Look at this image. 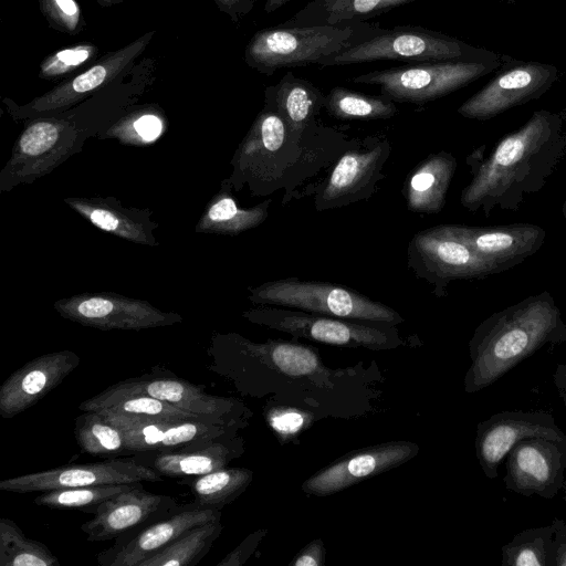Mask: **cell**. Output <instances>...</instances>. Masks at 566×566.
<instances>
[{"instance_id":"29","label":"cell","mask_w":566,"mask_h":566,"mask_svg":"<svg viewBox=\"0 0 566 566\" xmlns=\"http://www.w3.org/2000/svg\"><path fill=\"white\" fill-rule=\"evenodd\" d=\"M415 0H312L282 25H333L364 22Z\"/></svg>"},{"instance_id":"30","label":"cell","mask_w":566,"mask_h":566,"mask_svg":"<svg viewBox=\"0 0 566 566\" xmlns=\"http://www.w3.org/2000/svg\"><path fill=\"white\" fill-rule=\"evenodd\" d=\"M253 479V472L245 468H222L195 476L189 482L195 503L199 509L221 510L241 495Z\"/></svg>"},{"instance_id":"11","label":"cell","mask_w":566,"mask_h":566,"mask_svg":"<svg viewBox=\"0 0 566 566\" xmlns=\"http://www.w3.org/2000/svg\"><path fill=\"white\" fill-rule=\"evenodd\" d=\"M53 308L80 325L101 331H142L182 322L175 312H164L145 300L113 292L81 293L60 298Z\"/></svg>"},{"instance_id":"34","label":"cell","mask_w":566,"mask_h":566,"mask_svg":"<svg viewBox=\"0 0 566 566\" xmlns=\"http://www.w3.org/2000/svg\"><path fill=\"white\" fill-rule=\"evenodd\" d=\"M565 521L554 518L549 525L523 530L502 546V566H548L549 549L556 531Z\"/></svg>"},{"instance_id":"16","label":"cell","mask_w":566,"mask_h":566,"mask_svg":"<svg viewBox=\"0 0 566 566\" xmlns=\"http://www.w3.org/2000/svg\"><path fill=\"white\" fill-rule=\"evenodd\" d=\"M169 495L146 491L139 483L132 490L102 502L93 517L81 525L87 542L119 538L133 530L151 524L179 511Z\"/></svg>"},{"instance_id":"25","label":"cell","mask_w":566,"mask_h":566,"mask_svg":"<svg viewBox=\"0 0 566 566\" xmlns=\"http://www.w3.org/2000/svg\"><path fill=\"white\" fill-rule=\"evenodd\" d=\"M325 95L312 82L286 72L265 90V103L285 120L291 134L305 139L317 126L316 118L324 107Z\"/></svg>"},{"instance_id":"45","label":"cell","mask_w":566,"mask_h":566,"mask_svg":"<svg viewBox=\"0 0 566 566\" xmlns=\"http://www.w3.org/2000/svg\"><path fill=\"white\" fill-rule=\"evenodd\" d=\"M553 380L559 397L566 406V363L558 364L556 366V369L553 374Z\"/></svg>"},{"instance_id":"2","label":"cell","mask_w":566,"mask_h":566,"mask_svg":"<svg viewBox=\"0 0 566 566\" xmlns=\"http://www.w3.org/2000/svg\"><path fill=\"white\" fill-rule=\"evenodd\" d=\"M566 342V324L548 291L493 313L469 342L467 392L486 388L545 345Z\"/></svg>"},{"instance_id":"26","label":"cell","mask_w":566,"mask_h":566,"mask_svg":"<svg viewBox=\"0 0 566 566\" xmlns=\"http://www.w3.org/2000/svg\"><path fill=\"white\" fill-rule=\"evenodd\" d=\"M457 169L454 156L447 151L430 154L407 176L402 188L407 209L417 213H439Z\"/></svg>"},{"instance_id":"6","label":"cell","mask_w":566,"mask_h":566,"mask_svg":"<svg viewBox=\"0 0 566 566\" xmlns=\"http://www.w3.org/2000/svg\"><path fill=\"white\" fill-rule=\"evenodd\" d=\"M248 298L256 305H272L307 313L397 325L402 316L386 304L345 285L298 277L268 281L249 286Z\"/></svg>"},{"instance_id":"20","label":"cell","mask_w":566,"mask_h":566,"mask_svg":"<svg viewBox=\"0 0 566 566\" xmlns=\"http://www.w3.org/2000/svg\"><path fill=\"white\" fill-rule=\"evenodd\" d=\"M217 521H221L220 510L188 505L168 517L146 525L137 533H132L125 539H118L96 556L97 563L102 566H139L185 532Z\"/></svg>"},{"instance_id":"24","label":"cell","mask_w":566,"mask_h":566,"mask_svg":"<svg viewBox=\"0 0 566 566\" xmlns=\"http://www.w3.org/2000/svg\"><path fill=\"white\" fill-rule=\"evenodd\" d=\"M243 451V439L235 433L177 451L147 453L150 458L136 457L161 476L189 478L226 468Z\"/></svg>"},{"instance_id":"44","label":"cell","mask_w":566,"mask_h":566,"mask_svg":"<svg viewBox=\"0 0 566 566\" xmlns=\"http://www.w3.org/2000/svg\"><path fill=\"white\" fill-rule=\"evenodd\" d=\"M56 57L65 65H77L88 57V52L82 49L64 50Z\"/></svg>"},{"instance_id":"35","label":"cell","mask_w":566,"mask_h":566,"mask_svg":"<svg viewBox=\"0 0 566 566\" xmlns=\"http://www.w3.org/2000/svg\"><path fill=\"white\" fill-rule=\"evenodd\" d=\"M0 566H60L43 543L27 537L10 518H0Z\"/></svg>"},{"instance_id":"14","label":"cell","mask_w":566,"mask_h":566,"mask_svg":"<svg viewBox=\"0 0 566 566\" xmlns=\"http://www.w3.org/2000/svg\"><path fill=\"white\" fill-rule=\"evenodd\" d=\"M504 485L523 496L552 499L565 484L566 439L527 438L505 457Z\"/></svg>"},{"instance_id":"50","label":"cell","mask_w":566,"mask_h":566,"mask_svg":"<svg viewBox=\"0 0 566 566\" xmlns=\"http://www.w3.org/2000/svg\"><path fill=\"white\" fill-rule=\"evenodd\" d=\"M503 1L515 2V1H518V0H503Z\"/></svg>"},{"instance_id":"27","label":"cell","mask_w":566,"mask_h":566,"mask_svg":"<svg viewBox=\"0 0 566 566\" xmlns=\"http://www.w3.org/2000/svg\"><path fill=\"white\" fill-rule=\"evenodd\" d=\"M78 408L82 411H97L104 416L130 420H210L182 410L155 397L145 394L125 392L117 389L115 386L84 400Z\"/></svg>"},{"instance_id":"41","label":"cell","mask_w":566,"mask_h":566,"mask_svg":"<svg viewBox=\"0 0 566 566\" xmlns=\"http://www.w3.org/2000/svg\"><path fill=\"white\" fill-rule=\"evenodd\" d=\"M105 77L106 69L103 65L93 66L73 80L72 90L78 94L86 93L99 86Z\"/></svg>"},{"instance_id":"49","label":"cell","mask_w":566,"mask_h":566,"mask_svg":"<svg viewBox=\"0 0 566 566\" xmlns=\"http://www.w3.org/2000/svg\"><path fill=\"white\" fill-rule=\"evenodd\" d=\"M563 489H564V501H565V506H566V482H565Z\"/></svg>"},{"instance_id":"47","label":"cell","mask_w":566,"mask_h":566,"mask_svg":"<svg viewBox=\"0 0 566 566\" xmlns=\"http://www.w3.org/2000/svg\"><path fill=\"white\" fill-rule=\"evenodd\" d=\"M291 0H266L265 2V11L268 13L274 12L282 8L284 4L290 2Z\"/></svg>"},{"instance_id":"19","label":"cell","mask_w":566,"mask_h":566,"mask_svg":"<svg viewBox=\"0 0 566 566\" xmlns=\"http://www.w3.org/2000/svg\"><path fill=\"white\" fill-rule=\"evenodd\" d=\"M72 350L38 356L12 373L0 387V416L11 419L31 408L56 388L77 366Z\"/></svg>"},{"instance_id":"33","label":"cell","mask_w":566,"mask_h":566,"mask_svg":"<svg viewBox=\"0 0 566 566\" xmlns=\"http://www.w3.org/2000/svg\"><path fill=\"white\" fill-rule=\"evenodd\" d=\"M74 434L85 453L108 458L128 454L123 430L97 411L77 416Z\"/></svg>"},{"instance_id":"37","label":"cell","mask_w":566,"mask_h":566,"mask_svg":"<svg viewBox=\"0 0 566 566\" xmlns=\"http://www.w3.org/2000/svg\"><path fill=\"white\" fill-rule=\"evenodd\" d=\"M139 483L142 482L50 490L38 495L33 503L51 509H80L94 513L105 500L132 490Z\"/></svg>"},{"instance_id":"17","label":"cell","mask_w":566,"mask_h":566,"mask_svg":"<svg viewBox=\"0 0 566 566\" xmlns=\"http://www.w3.org/2000/svg\"><path fill=\"white\" fill-rule=\"evenodd\" d=\"M104 417L123 430L128 454L177 451L235 434L239 429L202 419L130 420Z\"/></svg>"},{"instance_id":"3","label":"cell","mask_w":566,"mask_h":566,"mask_svg":"<svg viewBox=\"0 0 566 566\" xmlns=\"http://www.w3.org/2000/svg\"><path fill=\"white\" fill-rule=\"evenodd\" d=\"M339 134L316 126L303 140L295 138L282 116L269 104L235 150L231 175L224 180L235 191L248 185L252 196H265L285 188L282 203L291 199L294 187L322 164L323 150ZM313 174V172H312Z\"/></svg>"},{"instance_id":"38","label":"cell","mask_w":566,"mask_h":566,"mask_svg":"<svg viewBox=\"0 0 566 566\" xmlns=\"http://www.w3.org/2000/svg\"><path fill=\"white\" fill-rule=\"evenodd\" d=\"M163 132L161 119L154 114H144L130 123V129L116 138L122 144L142 146L157 139Z\"/></svg>"},{"instance_id":"4","label":"cell","mask_w":566,"mask_h":566,"mask_svg":"<svg viewBox=\"0 0 566 566\" xmlns=\"http://www.w3.org/2000/svg\"><path fill=\"white\" fill-rule=\"evenodd\" d=\"M382 29L379 23L366 21L333 25L279 24L258 32L247 56L260 72L272 75L284 67L318 64L325 57L361 44Z\"/></svg>"},{"instance_id":"7","label":"cell","mask_w":566,"mask_h":566,"mask_svg":"<svg viewBox=\"0 0 566 566\" xmlns=\"http://www.w3.org/2000/svg\"><path fill=\"white\" fill-rule=\"evenodd\" d=\"M495 62L430 61L375 70L352 77L355 84L378 85L395 103L421 105L453 93L497 70Z\"/></svg>"},{"instance_id":"39","label":"cell","mask_w":566,"mask_h":566,"mask_svg":"<svg viewBox=\"0 0 566 566\" xmlns=\"http://www.w3.org/2000/svg\"><path fill=\"white\" fill-rule=\"evenodd\" d=\"M271 428L279 434L289 437L296 434L305 423V416L293 408H279L268 416Z\"/></svg>"},{"instance_id":"36","label":"cell","mask_w":566,"mask_h":566,"mask_svg":"<svg viewBox=\"0 0 566 566\" xmlns=\"http://www.w3.org/2000/svg\"><path fill=\"white\" fill-rule=\"evenodd\" d=\"M240 340L244 347L261 358H266L276 369L290 376H311L322 369L317 354L307 346L270 340L254 344Z\"/></svg>"},{"instance_id":"15","label":"cell","mask_w":566,"mask_h":566,"mask_svg":"<svg viewBox=\"0 0 566 566\" xmlns=\"http://www.w3.org/2000/svg\"><path fill=\"white\" fill-rule=\"evenodd\" d=\"M527 438L566 439L554 417L546 411H502L480 422L475 452L489 479L499 476V467L511 449Z\"/></svg>"},{"instance_id":"12","label":"cell","mask_w":566,"mask_h":566,"mask_svg":"<svg viewBox=\"0 0 566 566\" xmlns=\"http://www.w3.org/2000/svg\"><path fill=\"white\" fill-rule=\"evenodd\" d=\"M163 481L151 467L136 455L101 462L70 464L0 481V490L25 494L57 489Z\"/></svg>"},{"instance_id":"21","label":"cell","mask_w":566,"mask_h":566,"mask_svg":"<svg viewBox=\"0 0 566 566\" xmlns=\"http://www.w3.org/2000/svg\"><path fill=\"white\" fill-rule=\"evenodd\" d=\"M411 442H389L353 453L319 470L302 489L310 495L326 496L375 476L411 459L418 452Z\"/></svg>"},{"instance_id":"23","label":"cell","mask_w":566,"mask_h":566,"mask_svg":"<svg viewBox=\"0 0 566 566\" xmlns=\"http://www.w3.org/2000/svg\"><path fill=\"white\" fill-rule=\"evenodd\" d=\"M63 201L94 227L126 241L159 245L150 208L124 207L115 197H65Z\"/></svg>"},{"instance_id":"22","label":"cell","mask_w":566,"mask_h":566,"mask_svg":"<svg viewBox=\"0 0 566 566\" xmlns=\"http://www.w3.org/2000/svg\"><path fill=\"white\" fill-rule=\"evenodd\" d=\"M448 228L489 262L497 273L533 255L543 245L546 237L542 227L532 223L493 227L448 224Z\"/></svg>"},{"instance_id":"8","label":"cell","mask_w":566,"mask_h":566,"mask_svg":"<svg viewBox=\"0 0 566 566\" xmlns=\"http://www.w3.org/2000/svg\"><path fill=\"white\" fill-rule=\"evenodd\" d=\"M248 321L324 344L389 349L402 343L395 325L307 313L272 305L243 312Z\"/></svg>"},{"instance_id":"32","label":"cell","mask_w":566,"mask_h":566,"mask_svg":"<svg viewBox=\"0 0 566 566\" xmlns=\"http://www.w3.org/2000/svg\"><path fill=\"white\" fill-rule=\"evenodd\" d=\"M329 116L342 120H374L394 117L398 108L384 95H368L342 86L333 87L324 98Z\"/></svg>"},{"instance_id":"40","label":"cell","mask_w":566,"mask_h":566,"mask_svg":"<svg viewBox=\"0 0 566 566\" xmlns=\"http://www.w3.org/2000/svg\"><path fill=\"white\" fill-rule=\"evenodd\" d=\"M266 531H256L250 534L235 549L229 553L218 566H239L247 562L254 552Z\"/></svg>"},{"instance_id":"48","label":"cell","mask_w":566,"mask_h":566,"mask_svg":"<svg viewBox=\"0 0 566 566\" xmlns=\"http://www.w3.org/2000/svg\"><path fill=\"white\" fill-rule=\"evenodd\" d=\"M562 212H563V217L566 219V196H565L564 203L562 206Z\"/></svg>"},{"instance_id":"10","label":"cell","mask_w":566,"mask_h":566,"mask_svg":"<svg viewBox=\"0 0 566 566\" xmlns=\"http://www.w3.org/2000/svg\"><path fill=\"white\" fill-rule=\"evenodd\" d=\"M390 151V143L385 137H367L356 145L349 144L316 187L314 208L325 211L370 198L385 177L381 170Z\"/></svg>"},{"instance_id":"9","label":"cell","mask_w":566,"mask_h":566,"mask_svg":"<svg viewBox=\"0 0 566 566\" xmlns=\"http://www.w3.org/2000/svg\"><path fill=\"white\" fill-rule=\"evenodd\" d=\"M407 263L418 279L433 286L437 297L457 280L484 279L497 271L468 243L454 235L448 224L418 231L407 249Z\"/></svg>"},{"instance_id":"1","label":"cell","mask_w":566,"mask_h":566,"mask_svg":"<svg viewBox=\"0 0 566 566\" xmlns=\"http://www.w3.org/2000/svg\"><path fill=\"white\" fill-rule=\"evenodd\" d=\"M566 153L560 113L535 111L515 132L504 136L490 155L468 158L472 179L460 202L471 212L517 210L527 195L539 191Z\"/></svg>"},{"instance_id":"5","label":"cell","mask_w":566,"mask_h":566,"mask_svg":"<svg viewBox=\"0 0 566 566\" xmlns=\"http://www.w3.org/2000/svg\"><path fill=\"white\" fill-rule=\"evenodd\" d=\"M378 61L410 63L430 61L495 62L497 53L457 38L415 25L382 29L371 39L323 59L318 65L335 66Z\"/></svg>"},{"instance_id":"42","label":"cell","mask_w":566,"mask_h":566,"mask_svg":"<svg viewBox=\"0 0 566 566\" xmlns=\"http://www.w3.org/2000/svg\"><path fill=\"white\" fill-rule=\"evenodd\" d=\"M324 564V546L321 539L313 541L292 562L294 566H321Z\"/></svg>"},{"instance_id":"13","label":"cell","mask_w":566,"mask_h":566,"mask_svg":"<svg viewBox=\"0 0 566 566\" xmlns=\"http://www.w3.org/2000/svg\"><path fill=\"white\" fill-rule=\"evenodd\" d=\"M558 77L555 65L535 61H514L480 91L463 102L458 113L469 119L485 120L537 99Z\"/></svg>"},{"instance_id":"18","label":"cell","mask_w":566,"mask_h":566,"mask_svg":"<svg viewBox=\"0 0 566 566\" xmlns=\"http://www.w3.org/2000/svg\"><path fill=\"white\" fill-rule=\"evenodd\" d=\"M117 389L145 394L196 416L220 423L242 427L247 409L235 399L207 394L186 379L175 376H142L114 385Z\"/></svg>"},{"instance_id":"28","label":"cell","mask_w":566,"mask_h":566,"mask_svg":"<svg viewBox=\"0 0 566 566\" xmlns=\"http://www.w3.org/2000/svg\"><path fill=\"white\" fill-rule=\"evenodd\" d=\"M231 186L223 180L200 216L195 232L218 235H238L262 224L269 217L272 199L241 208L232 196Z\"/></svg>"},{"instance_id":"46","label":"cell","mask_w":566,"mask_h":566,"mask_svg":"<svg viewBox=\"0 0 566 566\" xmlns=\"http://www.w3.org/2000/svg\"><path fill=\"white\" fill-rule=\"evenodd\" d=\"M55 3L60 10L69 17L77 13V7L73 0H55Z\"/></svg>"},{"instance_id":"31","label":"cell","mask_w":566,"mask_h":566,"mask_svg":"<svg viewBox=\"0 0 566 566\" xmlns=\"http://www.w3.org/2000/svg\"><path fill=\"white\" fill-rule=\"evenodd\" d=\"M222 531L221 521L198 525L146 558L139 566H195L208 554Z\"/></svg>"},{"instance_id":"43","label":"cell","mask_w":566,"mask_h":566,"mask_svg":"<svg viewBox=\"0 0 566 566\" xmlns=\"http://www.w3.org/2000/svg\"><path fill=\"white\" fill-rule=\"evenodd\" d=\"M548 566H566V522L556 531L553 537Z\"/></svg>"}]
</instances>
